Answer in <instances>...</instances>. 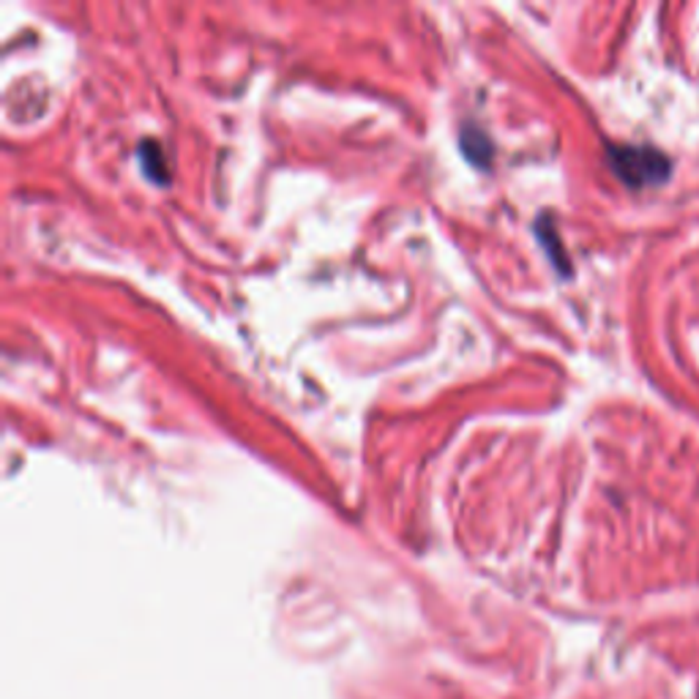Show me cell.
<instances>
[{
	"mask_svg": "<svg viewBox=\"0 0 699 699\" xmlns=\"http://www.w3.org/2000/svg\"><path fill=\"white\" fill-rule=\"evenodd\" d=\"M610 165L618 173V178L629 186H653L670 175V159L653 148H612Z\"/></svg>",
	"mask_w": 699,
	"mask_h": 699,
	"instance_id": "cell-1",
	"label": "cell"
},
{
	"mask_svg": "<svg viewBox=\"0 0 699 699\" xmlns=\"http://www.w3.org/2000/svg\"><path fill=\"white\" fill-rule=\"evenodd\" d=\"M140 161L142 167H146L150 180H165L167 175L165 154H161V148L156 146V142H146V146L140 148Z\"/></svg>",
	"mask_w": 699,
	"mask_h": 699,
	"instance_id": "cell-2",
	"label": "cell"
}]
</instances>
